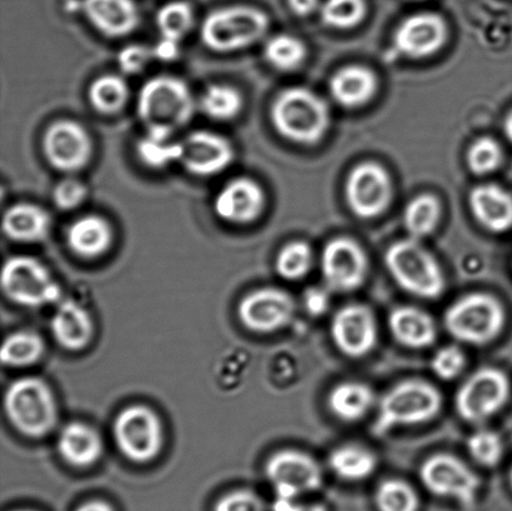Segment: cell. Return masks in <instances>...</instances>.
<instances>
[{"instance_id": "6da1fadb", "label": "cell", "mask_w": 512, "mask_h": 511, "mask_svg": "<svg viewBox=\"0 0 512 511\" xmlns=\"http://www.w3.org/2000/svg\"><path fill=\"white\" fill-rule=\"evenodd\" d=\"M137 113L148 135L172 139L178 130L192 122L195 113L192 90L183 79L158 75L139 90Z\"/></svg>"}, {"instance_id": "7a4b0ae2", "label": "cell", "mask_w": 512, "mask_h": 511, "mask_svg": "<svg viewBox=\"0 0 512 511\" xmlns=\"http://www.w3.org/2000/svg\"><path fill=\"white\" fill-rule=\"evenodd\" d=\"M271 123L281 137L301 145L321 142L330 127L328 105L308 88L283 90L271 104Z\"/></svg>"}, {"instance_id": "3957f363", "label": "cell", "mask_w": 512, "mask_h": 511, "mask_svg": "<svg viewBox=\"0 0 512 511\" xmlns=\"http://www.w3.org/2000/svg\"><path fill=\"white\" fill-rule=\"evenodd\" d=\"M443 407V397L433 384L420 379L404 380L394 385L380 400L373 424L375 437L400 427L431 422Z\"/></svg>"}, {"instance_id": "277c9868", "label": "cell", "mask_w": 512, "mask_h": 511, "mask_svg": "<svg viewBox=\"0 0 512 511\" xmlns=\"http://www.w3.org/2000/svg\"><path fill=\"white\" fill-rule=\"evenodd\" d=\"M5 415L24 437L45 438L58 424V405L52 389L37 377H24L9 384L4 394Z\"/></svg>"}, {"instance_id": "5b68a950", "label": "cell", "mask_w": 512, "mask_h": 511, "mask_svg": "<svg viewBox=\"0 0 512 511\" xmlns=\"http://www.w3.org/2000/svg\"><path fill=\"white\" fill-rule=\"evenodd\" d=\"M385 265L395 283L414 297L435 300L445 292L443 269L419 240L409 237L391 244L385 253Z\"/></svg>"}, {"instance_id": "8992f818", "label": "cell", "mask_w": 512, "mask_h": 511, "mask_svg": "<svg viewBox=\"0 0 512 511\" xmlns=\"http://www.w3.org/2000/svg\"><path fill=\"white\" fill-rule=\"evenodd\" d=\"M504 305L489 293H471L451 304L444 314V327L460 343L484 347L503 333Z\"/></svg>"}, {"instance_id": "52a82bcc", "label": "cell", "mask_w": 512, "mask_h": 511, "mask_svg": "<svg viewBox=\"0 0 512 511\" xmlns=\"http://www.w3.org/2000/svg\"><path fill=\"white\" fill-rule=\"evenodd\" d=\"M268 15L258 8L234 5L209 13L203 20L202 40L213 52L232 53L258 43L268 33Z\"/></svg>"}, {"instance_id": "ba28073f", "label": "cell", "mask_w": 512, "mask_h": 511, "mask_svg": "<svg viewBox=\"0 0 512 511\" xmlns=\"http://www.w3.org/2000/svg\"><path fill=\"white\" fill-rule=\"evenodd\" d=\"M0 284L5 297L20 307L37 309L62 302V289L39 259L14 255L5 260Z\"/></svg>"}, {"instance_id": "9c48e42d", "label": "cell", "mask_w": 512, "mask_h": 511, "mask_svg": "<svg viewBox=\"0 0 512 511\" xmlns=\"http://www.w3.org/2000/svg\"><path fill=\"white\" fill-rule=\"evenodd\" d=\"M113 437L119 452L130 462L149 463L162 452L163 423L147 405H130L115 418Z\"/></svg>"}, {"instance_id": "30bf717a", "label": "cell", "mask_w": 512, "mask_h": 511, "mask_svg": "<svg viewBox=\"0 0 512 511\" xmlns=\"http://www.w3.org/2000/svg\"><path fill=\"white\" fill-rule=\"evenodd\" d=\"M511 384L503 370L485 367L465 380L455 395L459 417L470 424H481L493 418L508 403Z\"/></svg>"}, {"instance_id": "8fae6325", "label": "cell", "mask_w": 512, "mask_h": 511, "mask_svg": "<svg viewBox=\"0 0 512 511\" xmlns=\"http://www.w3.org/2000/svg\"><path fill=\"white\" fill-rule=\"evenodd\" d=\"M420 479L431 494L458 500L466 508L476 502L480 479L463 460L454 455H431L421 464Z\"/></svg>"}, {"instance_id": "7c38bea8", "label": "cell", "mask_w": 512, "mask_h": 511, "mask_svg": "<svg viewBox=\"0 0 512 511\" xmlns=\"http://www.w3.org/2000/svg\"><path fill=\"white\" fill-rule=\"evenodd\" d=\"M321 274L325 287L331 292H355L363 287L368 278V255L354 239H331L321 254Z\"/></svg>"}, {"instance_id": "4fadbf2b", "label": "cell", "mask_w": 512, "mask_h": 511, "mask_svg": "<svg viewBox=\"0 0 512 511\" xmlns=\"http://www.w3.org/2000/svg\"><path fill=\"white\" fill-rule=\"evenodd\" d=\"M265 475L274 485L276 497L296 499L315 492L323 484V472L311 455L300 450H279L265 464Z\"/></svg>"}, {"instance_id": "5bb4252c", "label": "cell", "mask_w": 512, "mask_h": 511, "mask_svg": "<svg viewBox=\"0 0 512 511\" xmlns=\"http://www.w3.org/2000/svg\"><path fill=\"white\" fill-rule=\"evenodd\" d=\"M345 197L356 217L378 218L388 209L393 197L389 173L375 162L356 165L346 179Z\"/></svg>"}, {"instance_id": "9a60e30c", "label": "cell", "mask_w": 512, "mask_h": 511, "mask_svg": "<svg viewBox=\"0 0 512 511\" xmlns=\"http://www.w3.org/2000/svg\"><path fill=\"white\" fill-rule=\"evenodd\" d=\"M43 153L59 172H79L92 160L93 140L82 124L72 119H60L45 130Z\"/></svg>"}, {"instance_id": "2e32d148", "label": "cell", "mask_w": 512, "mask_h": 511, "mask_svg": "<svg viewBox=\"0 0 512 511\" xmlns=\"http://www.w3.org/2000/svg\"><path fill=\"white\" fill-rule=\"evenodd\" d=\"M296 312L293 297L283 289L266 287L245 295L238 307L240 322L253 333L270 334L288 327Z\"/></svg>"}, {"instance_id": "e0dca14e", "label": "cell", "mask_w": 512, "mask_h": 511, "mask_svg": "<svg viewBox=\"0 0 512 511\" xmlns=\"http://www.w3.org/2000/svg\"><path fill=\"white\" fill-rule=\"evenodd\" d=\"M180 143L179 164L197 177H214L233 164L235 149L224 135L210 130H194Z\"/></svg>"}, {"instance_id": "ac0fdd59", "label": "cell", "mask_w": 512, "mask_h": 511, "mask_svg": "<svg viewBox=\"0 0 512 511\" xmlns=\"http://www.w3.org/2000/svg\"><path fill=\"white\" fill-rule=\"evenodd\" d=\"M330 333L335 347L353 359L373 352L379 338L373 310L364 304H349L339 309L331 320Z\"/></svg>"}, {"instance_id": "d6986e66", "label": "cell", "mask_w": 512, "mask_h": 511, "mask_svg": "<svg viewBox=\"0 0 512 511\" xmlns=\"http://www.w3.org/2000/svg\"><path fill=\"white\" fill-rule=\"evenodd\" d=\"M448 24L435 13L411 15L395 30L393 47L401 57L423 59L438 53L448 40Z\"/></svg>"}, {"instance_id": "ffe728a7", "label": "cell", "mask_w": 512, "mask_h": 511, "mask_svg": "<svg viewBox=\"0 0 512 511\" xmlns=\"http://www.w3.org/2000/svg\"><path fill=\"white\" fill-rule=\"evenodd\" d=\"M264 189L254 179L235 178L224 185L214 199V212L224 222L245 225L255 222L264 212Z\"/></svg>"}, {"instance_id": "44dd1931", "label": "cell", "mask_w": 512, "mask_h": 511, "mask_svg": "<svg viewBox=\"0 0 512 511\" xmlns=\"http://www.w3.org/2000/svg\"><path fill=\"white\" fill-rule=\"evenodd\" d=\"M50 330L60 347L69 352H80L92 343L94 322L87 309L73 299L58 303L50 319Z\"/></svg>"}, {"instance_id": "7402d4cb", "label": "cell", "mask_w": 512, "mask_h": 511, "mask_svg": "<svg viewBox=\"0 0 512 511\" xmlns=\"http://www.w3.org/2000/svg\"><path fill=\"white\" fill-rule=\"evenodd\" d=\"M83 12L93 27L109 38L128 37L140 23L134 0H84Z\"/></svg>"}, {"instance_id": "603a6c76", "label": "cell", "mask_w": 512, "mask_h": 511, "mask_svg": "<svg viewBox=\"0 0 512 511\" xmlns=\"http://www.w3.org/2000/svg\"><path fill=\"white\" fill-rule=\"evenodd\" d=\"M471 213L488 232L503 234L512 229V194L496 184L478 185L469 197Z\"/></svg>"}, {"instance_id": "cb8c5ba5", "label": "cell", "mask_w": 512, "mask_h": 511, "mask_svg": "<svg viewBox=\"0 0 512 511\" xmlns=\"http://www.w3.org/2000/svg\"><path fill=\"white\" fill-rule=\"evenodd\" d=\"M57 450L59 457L70 467L87 469L102 458L104 444L102 437L93 427L73 422L60 430Z\"/></svg>"}, {"instance_id": "d4e9b609", "label": "cell", "mask_w": 512, "mask_h": 511, "mask_svg": "<svg viewBox=\"0 0 512 511\" xmlns=\"http://www.w3.org/2000/svg\"><path fill=\"white\" fill-rule=\"evenodd\" d=\"M389 329L396 342L409 349L431 347L438 338L435 320L425 310L410 305L391 310Z\"/></svg>"}, {"instance_id": "484cf974", "label": "cell", "mask_w": 512, "mask_h": 511, "mask_svg": "<svg viewBox=\"0 0 512 511\" xmlns=\"http://www.w3.org/2000/svg\"><path fill=\"white\" fill-rule=\"evenodd\" d=\"M113 228L107 219L89 214L75 219L67 230V244L72 253L83 259H97L113 244Z\"/></svg>"}, {"instance_id": "4316f807", "label": "cell", "mask_w": 512, "mask_h": 511, "mask_svg": "<svg viewBox=\"0 0 512 511\" xmlns=\"http://www.w3.org/2000/svg\"><path fill=\"white\" fill-rule=\"evenodd\" d=\"M378 78L373 70L361 65H349L338 70L330 79V93L335 102L346 109L368 104L378 92Z\"/></svg>"}, {"instance_id": "83f0119b", "label": "cell", "mask_w": 512, "mask_h": 511, "mask_svg": "<svg viewBox=\"0 0 512 511\" xmlns=\"http://www.w3.org/2000/svg\"><path fill=\"white\" fill-rule=\"evenodd\" d=\"M52 228L49 213L37 204L18 203L3 215V233L17 243H39L48 238Z\"/></svg>"}, {"instance_id": "f1b7e54d", "label": "cell", "mask_w": 512, "mask_h": 511, "mask_svg": "<svg viewBox=\"0 0 512 511\" xmlns=\"http://www.w3.org/2000/svg\"><path fill=\"white\" fill-rule=\"evenodd\" d=\"M374 403V390L360 382L340 383L331 390L328 397L330 412L345 423L363 419Z\"/></svg>"}, {"instance_id": "f546056e", "label": "cell", "mask_w": 512, "mask_h": 511, "mask_svg": "<svg viewBox=\"0 0 512 511\" xmlns=\"http://www.w3.org/2000/svg\"><path fill=\"white\" fill-rule=\"evenodd\" d=\"M328 463L336 477L346 482H360L373 475L378 458L369 449L349 444L334 449Z\"/></svg>"}, {"instance_id": "4dcf8cb0", "label": "cell", "mask_w": 512, "mask_h": 511, "mask_svg": "<svg viewBox=\"0 0 512 511\" xmlns=\"http://www.w3.org/2000/svg\"><path fill=\"white\" fill-rule=\"evenodd\" d=\"M45 344L33 330H18L4 339L0 360L4 367L27 368L42 359Z\"/></svg>"}, {"instance_id": "1f68e13d", "label": "cell", "mask_w": 512, "mask_h": 511, "mask_svg": "<svg viewBox=\"0 0 512 511\" xmlns=\"http://www.w3.org/2000/svg\"><path fill=\"white\" fill-rule=\"evenodd\" d=\"M130 89L123 77L105 74L89 87V102L97 112L112 115L122 112L128 104Z\"/></svg>"}, {"instance_id": "d6a6232c", "label": "cell", "mask_w": 512, "mask_h": 511, "mask_svg": "<svg viewBox=\"0 0 512 511\" xmlns=\"http://www.w3.org/2000/svg\"><path fill=\"white\" fill-rule=\"evenodd\" d=\"M440 217L441 205L439 199L431 194H421L406 205L404 225L410 238L420 240L435 232Z\"/></svg>"}, {"instance_id": "836d02e7", "label": "cell", "mask_w": 512, "mask_h": 511, "mask_svg": "<svg viewBox=\"0 0 512 511\" xmlns=\"http://www.w3.org/2000/svg\"><path fill=\"white\" fill-rule=\"evenodd\" d=\"M244 99L237 88L228 84H212L204 90L200 108L207 117L229 122L242 113Z\"/></svg>"}, {"instance_id": "e575fe53", "label": "cell", "mask_w": 512, "mask_h": 511, "mask_svg": "<svg viewBox=\"0 0 512 511\" xmlns=\"http://www.w3.org/2000/svg\"><path fill=\"white\" fill-rule=\"evenodd\" d=\"M308 50L299 38L290 34H276L265 43L264 57L279 72H293L305 62Z\"/></svg>"}, {"instance_id": "d590c367", "label": "cell", "mask_w": 512, "mask_h": 511, "mask_svg": "<svg viewBox=\"0 0 512 511\" xmlns=\"http://www.w3.org/2000/svg\"><path fill=\"white\" fill-rule=\"evenodd\" d=\"M194 10L192 5L184 0H174L164 4L158 10L155 23L162 38L182 42L194 25Z\"/></svg>"}, {"instance_id": "8d00e7d4", "label": "cell", "mask_w": 512, "mask_h": 511, "mask_svg": "<svg viewBox=\"0 0 512 511\" xmlns=\"http://www.w3.org/2000/svg\"><path fill=\"white\" fill-rule=\"evenodd\" d=\"M313 265V250L310 245L301 240H295L281 248L275 259V270L279 277L291 280H300L309 274Z\"/></svg>"}, {"instance_id": "74e56055", "label": "cell", "mask_w": 512, "mask_h": 511, "mask_svg": "<svg viewBox=\"0 0 512 511\" xmlns=\"http://www.w3.org/2000/svg\"><path fill=\"white\" fill-rule=\"evenodd\" d=\"M375 503L379 511H418L419 498L404 480H384L376 489Z\"/></svg>"}, {"instance_id": "f35d334b", "label": "cell", "mask_w": 512, "mask_h": 511, "mask_svg": "<svg viewBox=\"0 0 512 511\" xmlns=\"http://www.w3.org/2000/svg\"><path fill=\"white\" fill-rule=\"evenodd\" d=\"M368 7L365 0H325L320 8L324 24L334 29H351L363 22Z\"/></svg>"}, {"instance_id": "ab89813d", "label": "cell", "mask_w": 512, "mask_h": 511, "mask_svg": "<svg viewBox=\"0 0 512 511\" xmlns=\"http://www.w3.org/2000/svg\"><path fill=\"white\" fill-rule=\"evenodd\" d=\"M137 154L142 163L149 168H167L170 164L179 163L180 143L147 134L139 140Z\"/></svg>"}, {"instance_id": "60d3db41", "label": "cell", "mask_w": 512, "mask_h": 511, "mask_svg": "<svg viewBox=\"0 0 512 511\" xmlns=\"http://www.w3.org/2000/svg\"><path fill=\"white\" fill-rule=\"evenodd\" d=\"M470 457L485 468H494L504 455L503 440L493 430L480 429L466 442Z\"/></svg>"}, {"instance_id": "b9f144b4", "label": "cell", "mask_w": 512, "mask_h": 511, "mask_svg": "<svg viewBox=\"0 0 512 511\" xmlns=\"http://www.w3.org/2000/svg\"><path fill=\"white\" fill-rule=\"evenodd\" d=\"M466 162L471 173L486 175L495 172L503 162V150L495 139L483 137L470 145Z\"/></svg>"}, {"instance_id": "7bdbcfd3", "label": "cell", "mask_w": 512, "mask_h": 511, "mask_svg": "<svg viewBox=\"0 0 512 511\" xmlns=\"http://www.w3.org/2000/svg\"><path fill=\"white\" fill-rule=\"evenodd\" d=\"M431 370L441 380H453L464 372L466 357L456 345H448L438 350L430 362Z\"/></svg>"}, {"instance_id": "ee69618b", "label": "cell", "mask_w": 512, "mask_h": 511, "mask_svg": "<svg viewBox=\"0 0 512 511\" xmlns=\"http://www.w3.org/2000/svg\"><path fill=\"white\" fill-rule=\"evenodd\" d=\"M88 188L80 180L67 178L60 180L53 190L55 207L64 212L77 209L87 199Z\"/></svg>"}, {"instance_id": "f6af8a7d", "label": "cell", "mask_w": 512, "mask_h": 511, "mask_svg": "<svg viewBox=\"0 0 512 511\" xmlns=\"http://www.w3.org/2000/svg\"><path fill=\"white\" fill-rule=\"evenodd\" d=\"M154 59L153 49L143 44H129L120 50L117 62L120 70L128 75L142 73Z\"/></svg>"}, {"instance_id": "bcb514c9", "label": "cell", "mask_w": 512, "mask_h": 511, "mask_svg": "<svg viewBox=\"0 0 512 511\" xmlns=\"http://www.w3.org/2000/svg\"><path fill=\"white\" fill-rule=\"evenodd\" d=\"M264 503L258 495L247 489L225 494L215 504L214 511H264Z\"/></svg>"}, {"instance_id": "7dc6e473", "label": "cell", "mask_w": 512, "mask_h": 511, "mask_svg": "<svg viewBox=\"0 0 512 511\" xmlns=\"http://www.w3.org/2000/svg\"><path fill=\"white\" fill-rule=\"evenodd\" d=\"M329 292L328 288L313 287L306 289L304 294L306 312L315 318L323 317L330 308Z\"/></svg>"}, {"instance_id": "c3c4849f", "label": "cell", "mask_w": 512, "mask_h": 511, "mask_svg": "<svg viewBox=\"0 0 512 511\" xmlns=\"http://www.w3.org/2000/svg\"><path fill=\"white\" fill-rule=\"evenodd\" d=\"M152 49L154 59H158L159 62H174V60H177L180 55V43L167 38L160 39Z\"/></svg>"}, {"instance_id": "681fc988", "label": "cell", "mask_w": 512, "mask_h": 511, "mask_svg": "<svg viewBox=\"0 0 512 511\" xmlns=\"http://www.w3.org/2000/svg\"><path fill=\"white\" fill-rule=\"evenodd\" d=\"M291 12L298 17H308L319 8L320 0H288Z\"/></svg>"}, {"instance_id": "f907efd6", "label": "cell", "mask_w": 512, "mask_h": 511, "mask_svg": "<svg viewBox=\"0 0 512 511\" xmlns=\"http://www.w3.org/2000/svg\"><path fill=\"white\" fill-rule=\"evenodd\" d=\"M77 511H114L108 503L93 500V502L85 503Z\"/></svg>"}, {"instance_id": "816d5d0a", "label": "cell", "mask_w": 512, "mask_h": 511, "mask_svg": "<svg viewBox=\"0 0 512 511\" xmlns=\"http://www.w3.org/2000/svg\"><path fill=\"white\" fill-rule=\"evenodd\" d=\"M504 132H505L506 138H508L509 142L512 143V110L509 113L508 117H506V119H505Z\"/></svg>"}, {"instance_id": "f5cc1de1", "label": "cell", "mask_w": 512, "mask_h": 511, "mask_svg": "<svg viewBox=\"0 0 512 511\" xmlns=\"http://www.w3.org/2000/svg\"><path fill=\"white\" fill-rule=\"evenodd\" d=\"M294 511H326V509L323 507V505H296V508Z\"/></svg>"}, {"instance_id": "db71d44e", "label": "cell", "mask_w": 512, "mask_h": 511, "mask_svg": "<svg viewBox=\"0 0 512 511\" xmlns=\"http://www.w3.org/2000/svg\"><path fill=\"white\" fill-rule=\"evenodd\" d=\"M510 484H511V488H512V468H511V472H510Z\"/></svg>"}, {"instance_id": "11a10c76", "label": "cell", "mask_w": 512, "mask_h": 511, "mask_svg": "<svg viewBox=\"0 0 512 511\" xmlns=\"http://www.w3.org/2000/svg\"><path fill=\"white\" fill-rule=\"evenodd\" d=\"M20 511H29V510H20Z\"/></svg>"}]
</instances>
